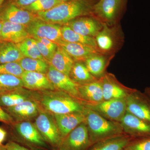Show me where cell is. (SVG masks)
I'll list each match as a JSON object with an SVG mask.
<instances>
[{"instance_id":"6da1fadb","label":"cell","mask_w":150,"mask_h":150,"mask_svg":"<svg viewBox=\"0 0 150 150\" xmlns=\"http://www.w3.org/2000/svg\"><path fill=\"white\" fill-rule=\"evenodd\" d=\"M98 0H70L60 3L50 10L37 13L43 21L60 25L80 17L92 16L94 6Z\"/></svg>"},{"instance_id":"7a4b0ae2","label":"cell","mask_w":150,"mask_h":150,"mask_svg":"<svg viewBox=\"0 0 150 150\" xmlns=\"http://www.w3.org/2000/svg\"><path fill=\"white\" fill-rule=\"evenodd\" d=\"M34 98L41 110L53 115L83 112L84 108L79 99L57 90L35 91Z\"/></svg>"},{"instance_id":"3957f363","label":"cell","mask_w":150,"mask_h":150,"mask_svg":"<svg viewBox=\"0 0 150 150\" xmlns=\"http://www.w3.org/2000/svg\"><path fill=\"white\" fill-rule=\"evenodd\" d=\"M83 113L92 145L97 142L123 135L121 124L109 121L84 105Z\"/></svg>"},{"instance_id":"277c9868","label":"cell","mask_w":150,"mask_h":150,"mask_svg":"<svg viewBox=\"0 0 150 150\" xmlns=\"http://www.w3.org/2000/svg\"><path fill=\"white\" fill-rule=\"evenodd\" d=\"M96 48L100 53L115 55L124 43V34L119 24L103 27L95 38Z\"/></svg>"},{"instance_id":"5b68a950","label":"cell","mask_w":150,"mask_h":150,"mask_svg":"<svg viewBox=\"0 0 150 150\" xmlns=\"http://www.w3.org/2000/svg\"><path fill=\"white\" fill-rule=\"evenodd\" d=\"M127 4V0H98L94 6L93 16L108 26L119 24Z\"/></svg>"},{"instance_id":"8992f818","label":"cell","mask_w":150,"mask_h":150,"mask_svg":"<svg viewBox=\"0 0 150 150\" xmlns=\"http://www.w3.org/2000/svg\"><path fill=\"white\" fill-rule=\"evenodd\" d=\"M45 142L53 149H57L63 138L52 114L40 110L33 123Z\"/></svg>"},{"instance_id":"52a82bcc","label":"cell","mask_w":150,"mask_h":150,"mask_svg":"<svg viewBox=\"0 0 150 150\" xmlns=\"http://www.w3.org/2000/svg\"><path fill=\"white\" fill-rule=\"evenodd\" d=\"M16 138L28 147L48 150L50 147L43 140L34 123L30 121L14 122L12 124Z\"/></svg>"},{"instance_id":"ba28073f","label":"cell","mask_w":150,"mask_h":150,"mask_svg":"<svg viewBox=\"0 0 150 150\" xmlns=\"http://www.w3.org/2000/svg\"><path fill=\"white\" fill-rule=\"evenodd\" d=\"M86 106L110 121L120 122L127 111L126 98L103 100Z\"/></svg>"},{"instance_id":"9c48e42d","label":"cell","mask_w":150,"mask_h":150,"mask_svg":"<svg viewBox=\"0 0 150 150\" xmlns=\"http://www.w3.org/2000/svg\"><path fill=\"white\" fill-rule=\"evenodd\" d=\"M91 146L87 128L84 122L63 139L57 149L59 150H88Z\"/></svg>"},{"instance_id":"30bf717a","label":"cell","mask_w":150,"mask_h":150,"mask_svg":"<svg viewBox=\"0 0 150 150\" xmlns=\"http://www.w3.org/2000/svg\"><path fill=\"white\" fill-rule=\"evenodd\" d=\"M62 26L43 21L38 18L26 27L30 37L47 38L57 44L63 40L61 32Z\"/></svg>"},{"instance_id":"8fae6325","label":"cell","mask_w":150,"mask_h":150,"mask_svg":"<svg viewBox=\"0 0 150 150\" xmlns=\"http://www.w3.org/2000/svg\"><path fill=\"white\" fill-rule=\"evenodd\" d=\"M37 14L19 8L7 0L0 9V20L27 26L37 19Z\"/></svg>"},{"instance_id":"7c38bea8","label":"cell","mask_w":150,"mask_h":150,"mask_svg":"<svg viewBox=\"0 0 150 150\" xmlns=\"http://www.w3.org/2000/svg\"><path fill=\"white\" fill-rule=\"evenodd\" d=\"M103 23L94 16L80 17L64 25L81 35L95 38L103 27Z\"/></svg>"},{"instance_id":"4fadbf2b","label":"cell","mask_w":150,"mask_h":150,"mask_svg":"<svg viewBox=\"0 0 150 150\" xmlns=\"http://www.w3.org/2000/svg\"><path fill=\"white\" fill-rule=\"evenodd\" d=\"M3 108L11 115L14 122L30 121L35 119L41 110L34 99L28 100L12 107Z\"/></svg>"},{"instance_id":"5bb4252c","label":"cell","mask_w":150,"mask_h":150,"mask_svg":"<svg viewBox=\"0 0 150 150\" xmlns=\"http://www.w3.org/2000/svg\"><path fill=\"white\" fill-rule=\"evenodd\" d=\"M46 75L56 90L80 99L78 91L79 85L73 81L69 76L55 69L50 65Z\"/></svg>"},{"instance_id":"9a60e30c","label":"cell","mask_w":150,"mask_h":150,"mask_svg":"<svg viewBox=\"0 0 150 150\" xmlns=\"http://www.w3.org/2000/svg\"><path fill=\"white\" fill-rule=\"evenodd\" d=\"M23 87L32 91L56 90L46 74L35 72L24 71L21 77Z\"/></svg>"},{"instance_id":"2e32d148","label":"cell","mask_w":150,"mask_h":150,"mask_svg":"<svg viewBox=\"0 0 150 150\" xmlns=\"http://www.w3.org/2000/svg\"><path fill=\"white\" fill-rule=\"evenodd\" d=\"M120 123L123 132L131 136L150 135V123L128 111Z\"/></svg>"},{"instance_id":"e0dca14e","label":"cell","mask_w":150,"mask_h":150,"mask_svg":"<svg viewBox=\"0 0 150 150\" xmlns=\"http://www.w3.org/2000/svg\"><path fill=\"white\" fill-rule=\"evenodd\" d=\"M126 100L127 111L150 123V104L135 93L128 95Z\"/></svg>"},{"instance_id":"ac0fdd59","label":"cell","mask_w":150,"mask_h":150,"mask_svg":"<svg viewBox=\"0 0 150 150\" xmlns=\"http://www.w3.org/2000/svg\"><path fill=\"white\" fill-rule=\"evenodd\" d=\"M100 80L104 100L126 98L128 96L126 90L111 74H105Z\"/></svg>"},{"instance_id":"d6986e66","label":"cell","mask_w":150,"mask_h":150,"mask_svg":"<svg viewBox=\"0 0 150 150\" xmlns=\"http://www.w3.org/2000/svg\"><path fill=\"white\" fill-rule=\"evenodd\" d=\"M62 138L64 139L85 121L83 112H73L53 115Z\"/></svg>"},{"instance_id":"ffe728a7","label":"cell","mask_w":150,"mask_h":150,"mask_svg":"<svg viewBox=\"0 0 150 150\" xmlns=\"http://www.w3.org/2000/svg\"><path fill=\"white\" fill-rule=\"evenodd\" d=\"M114 56L98 52L88 56L84 62L91 74L100 79L105 74L107 66Z\"/></svg>"},{"instance_id":"44dd1931","label":"cell","mask_w":150,"mask_h":150,"mask_svg":"<svg viewBox=\"0 0 150 150\" xmlns=\"http://www.w3.org/2000/svg\"><path fill=\"white\" fill-rule=\"evenodd\" d=\"M30 37L26 26L8 21H3L1 28L2 40L18 44Z\"/></svg>"},{"instance_id":"7402d4cb","label":"cell","mask_w":150,"mask_h":150,"mask_svg":"<svg viewBox=\"0 0 150 150\" xmlns=\"http://www.w3.org/2000/svg\"><path fill=\"white\" fill-rule=\"evenodd\" d=\"M35 91L23 87L0 94V105L3 108L12 107L30 99H34Z\"/></svg>"},{"instance_id":"603a6c76","label":"cell","mask_w":150,"mask_h":150,"mask_svg":"<svg viewBox=\"0 0 150 150\" xmlns=\"http://www.w3.org/2000/svg\"><path fill=\"white\" fill-rule=\"evenodd\" d=\"M57 45L64 49L75 62H84L92 54L99 52L97 48L93 46L67 42L64 40L59 42Z\"/></svg>"},{"instance_id":"cb8c5ba5","label":"cell","mask_w":150,"mask_h":150,"mask_svg":"<svg viewBox=\"0 0 150 150\" xmlns=\"http://www.w3.org/2000/svg\"><path fill=\"white\" fill-rule=\"evenodd\" d=\"M80 98L93 103L103 101L102 84L100 79L78 87Z\"/></svg>"},{"instance_id":"d4e9b609","label":"cell","mask_w":150,"mask_h":150,"mask_svg":"<svg viewBox=\"0 0 150 150\" xmlns=\"http://www.w3.org/2000/svg\"><path fill=\"white\" fill-rule=\"evenodd\" d=\"M74 62L64 49L58 46L48 64L55 69L69 76Z\"/></svg>"},{"instance_id":"484cf974","label":"cell","mask_w":150,"mask_h":150,"mask_svg":"<svg viewBox=\"0 0 150 150\" xmlns=\"http://www.w3.org/2000/svg\"><path fill=\"white\" fill-rule=\"evenodd\" d=\"M131 141L130 137L122 135L97 142L88 150H122Z\"/></svg>"},{"instance_id":"4316f807","label":"cell","mask_w":150,"mask_h":150,"mask_svg":"<svg viewBox=\"0 0 150 150\" xmlns=\"http://www.w3.org/2000/svg\"><path fill=\"white\" fill-rule=\"evenodd\" d=\"M24 57L16 44L4 41L0 43V64L18 62Z\"/></svg>"},{"instance_id":"83f0119b","label":"cell","mask_w":150,"mask_h":150,"mask_svg":"<svg viewBox=\"0 0 150 150\" xmlns=\"http://www.w3.org/2000/svg\"><path fill=\"white\" fill-rule=\"evenodd\" d=\"M69 76L79 85L85 84L98 79L91 74L84 62H75Z\"/></svg>"},{"instance_id":"f1b7e54d","label":"cell","mask_w":150,"mask_h":150,"mask_svg":"<svg viewBox=\"0 0 150 150\" xmlns=\"http://www.w3.org/2000/svg\"><path fill=\"white\" fill-rule=\"evenodd\" d=\"M61 32L62 38L64 41L86 44L96 48V42L94 38L88 37L79 34L66 25H62Z\"/></svg>"},{"instance_id":"f546056e","label":"cell","mask_w":150,"mask_h":150,"mask_svg":"<svg viewBox=\"0 0 150 150\" xmlns=\"http://www.w3.org/2000/svg\"><path fill=\"white\" fill-rule=\"evenodd\" d=\"M24 71L35 72L46 74L49 64L45 60L24 57L18 62Z\"/></svg>"},{"instance_id":"4dcf8cb0","label":"cell","mask_w":150,"mask_h":150,"mask_svg":"<svg viewBox=\"0 0 150 150\" xmlns=\"http://www.w3.org/2000/svg\"><path fill=\"white\" fill-rule=\"evenodd\" d=\"M17 45L25 57L44 60L38 50L36 40L33 38H28Z\"/></svg>"},{"instance_id":"1f68e13d","label":"cell","mask_w":150,"mask_h":150,"mask_svg":"<svg viewBox=\"0 0 150 150\" xmlns=\"http://www.w3.org/2000/svg\"><path fill=\"white\" fill-rule=\"evenodd\" d=\"M23 87L21 78L13 75L0 74V94Z\"/></svg>"},{"instance_id":"d6a6232c","label":"cell","mask_w":150,"mask_h":150,"mask_svg":"<svg viewBox=\"0 0 150 150\" xmlns=\"http://www.w3.org/2000/svg\"><path fill=\"white\" fill-rule=\"evenodd\" d=\"M60 3L58 0H37L31 4L22 8L37 14L50 10Z\"/></svg>"},{"instance_id":"836d02e7","label":"cell","mask_w":150,"mask_h":150,"mask_svg":"<svg viewBox=\"0 0 150 150\" xmlns=\"http://www.w3.org/2000/svg\"><path fill=\"white\" fill-rule=\"evenodd\" d=\"M24 72L18 62L0 64V74L11 75L21 78Z\"/></svg>"},{"instance_id":"e575fe53","label":"cell","mask_w":150,"mask_h":150,"mask_svg":"<svg viewBox=\"0 0 150 150\" xmlns=\"http://www.w3.org/2000/svg\"><path fill=\"white\" fill-rule=\"evenodd\" d=\"M124 150H150V139L131 141Z\"/></svg>"},{"instance_id":"d590c367","label":"cell","mask_w":150,"mask_h":150,"mask_svg":"<svg viewBox=\"0 0 150 150\" xmlns=\"http://www.w3.org/2000/svg\"><path fill=\"white\" fill-rule=\"evenodd\" d=\"M36 40V44L39 52L43 56L44 60L48 64L52 59L54 53L51 52L46 46H44L43 43L40 41L36 40Z\"/></svg>"},{"instance_id":"8d00e7d4","label":"cell","mask_w":150,"mask_h":150,"mask_svg":"<svg viewBox=\"0 0 150 150\" xmlns=\"http://www.w3.org/2000/svg\"><path fill=\"white\" fill-rule=\"evenodd\" d=\"M33 38L43 43V45L46 46L52 53H55V51L57 50L58 45L49 39L46 38Z\"/></svg>"},{"instance_id":"74e56055","label":"cell","mask_w":150,"mask_h":150,"mask_svg":"<svg viewBox=\"0 0 150 150\" xmlns=\"http://www.w3.org/2000/svg\"><path fill=\"white\" fill-rule=\"evenodd\" d=\"M4 146L6 150H30L27 147L13 141H9L4 145Z\"/></svg>"},{"instance_id":"f35d334b","label":"cell","mask_w":150,"mask_h":150,"mask_svg":"<svg viewBox=\"0 0 150 150\" xmlns=\"http://www.w3.org/2000/svg\"><path fill=\"white\" fill-rule=\"evenodd\" d=\"M0 121L8 124L12 125L14 122L11 115L4 110L3 108L0 105Z\"/></svg>"},{"instance_id":"ab89813d","label":"cell","mask_w":150,"mask_h":150,"mask_svg":"<svg viewBox=\"0 0 150 150\" xmlns=\"http://www.w3.org/2000/svg\"><path fill=\"white\" fill-rule=\"evenodd\" d=\"M8 1L12 4L22 8L31 4L37 0H8Z\"/></svg>"},{"instance_id":"60d3db41","label":"cell","mask_w":150,"mask_h":150,"mask_svg":"<svg viewBox=\"0 0 150 150\" xmlns=\"http://www.w3.org/2000/svg\"><path fill=\"white\" fill-rule=\"evenodd\" d=\"M7 136V133L5 130L0 127V146L3 145V143L5 141Z\"/></svg>"},{"instance_id":"b9f144b4","label":"cell","mask_w":150,"mask_h":150,"mask_svg":"<svg viewBox=\"0 0 150 150\" xmlns=\"http://www.w3.org/2000/svg\"><path fill=\"white\" fill-rule=\"evenodd\" d=\"M30 149V150H46L43 149H39V148H37L35 147H28ZM52 150H59L58 149H53Z\"/></svg>"},{"instance_id":"7bdbcfd3","label":"cell","mask_w":150,"mask_h":150,"mask_svg":"<svg viewBox=\"0 0 150 150\" xmlns=\"http://www.w3.org/2000/svg\"><path fill=\"white\" fill-rule=\"evenodd\" d=\"M3 21L0 20V43L2 41L1 39V28L2 26Z\"/></svg>"},{"instance_id":"ee69618b","label":"cell","mask_w":150,"mask_h":150,"mask_svg":"<svg viewBox=\"0 0 150 150\" xmlns=\"http://www.w3.org/2000/svg\"><path fill=\"white\" fill-rule=\"evenodd\" d=\"M7 0H0V9Z\"/></svg>"},{"instance_id":"f6af8a7d","label":"cell","mask_w":150,"mask_h":150,"mask_svg":"<svg viewBox=\"0 0 150 150\" xmlns=\"http://www.w3.org/2000/svg\"><path fill=\"white\" fill-rule=\"evenodd\" d=\"M0 150H6L5 148L4 145L0 146Z\"/></svg>"},{"instance_id":"bcb514c9","label":"cell","mask_w":150,"mask_h":150,"mask_svg":"<svg viewBox=\"0 0 150 150\" xmlns=\"http://www.w3.org/2000/svg\"><path fill=\"white\" fill-rule=\"evenodd\" d=\"M61 3L67 1H70V0H58Z\"/></svg>"},{"instance_id":"7dc6e473","label":"cell","mask_w":150,"mask_h":150,"mask_svg":"<svg viewBox=\"0 0 150 150\" xmlns=\"http://www.w3.org/2000/svg\"><path fill=\"white\" fill-rule=\"evenodd\" d=\"M124 150V149H123V150Z\"/></svg>"}]
</instances>
